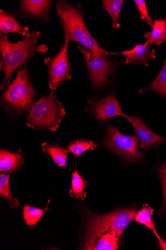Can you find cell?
<instances>
[{
  "instance_id": "ba28073f",
  "label": "cell",
  "mask_w": 166,
  "mask_h": 250,
  "mask_svg": "<svg viewBox=\"0 0 166 250\" xmlns=\"http://www.w3.org/2000/svg\"><path fill=\"white\" fill-rule=\"evenodd\" d=\"M69 42H65L57 55L51 59L45 58L43 62L49 68L50 74L49 85L51 89L55 90L62 84L65 80L72 78L71 72L72 65L68 60Z\"/></svg>"
},
{
  "instance_id": "9c48e42d",
  "label": "cell",
  "mask_w": 166,
  "mask_h": 250,
  "mask_svg": "<svg viewBox=\"0 0 166 250\" xmlns=\"http://www.w3.org/2000/svg\"><path fill=\"white\" fill-rule=\"evenodd\" d=\"M85 111L90 112L97 119L98 124L103 123L114 117H123L122 107L116 97L109 95L102 100L93 98L87 101Z\"/></svg>"
},
{
  "instance_id": "2e32d148",
  "label": "cell",
  "mask_w": 166,
  "mask_h": 250,
  "mask_svg": "<svg viewBox=\"0 0 166 250\" xmlns=\"http://www.w3.org/2000/svg\"><path fill=\"white\" fill-rule=\"evenodd\" d=\"M155 92L166 100V55L164 63L155 80L148 86L140 89L139 93Z\"/></svg>"
},
{
  "instance_id": "603a6c76",
  "label": "cell",
  "mask_w": 166,
  "mask_h": 250,
  "mask_svg": "<svg viewBox=\"0 0 166 250\" xmlns=\"http://www.w3.org/2000/svg\"><path fill=\"white\" fill-rule=\"evenodd\" d=\"M49 209L47 208L43 209H40L26 205L23 208V220L29 226H36L43 215L44 213Z\"/></svg>"
},
{
  "instance_id": "7a4b0ae2",
  "label": "cell",
  "mask_w": 166,
  "mask_h": 250,
  "mask_svg": "<svg viewBox=\"0 0 166 250\" xmlns=\"http://www.w3.org/2000/svg\"><path fill=\"white\" fill-rule=\"evenodd\" d=\"M43 35L39 31H33L26 37L17 42H10L8 38L0 34V51L5 64L4 79L1 90L10 84L14 72L23 64H26L31 58L37 57L38 53H45L48 48L44 44L37 46L38 40Z\"/></svg>"
},
{
  "instance_id": "7c38bea8",
  "label": "cell",
  "mask_w": 166,
  "mask_h": 250,
  "mask_svg": "<svg viewBox=\"0 0 166 250\" xmlns=\"http://www.w3.org/2000/svg\"><path fill=\"white\" fill-rule=\"evenodd\" d=\"M52 1L50 0H21L18 10L22 14L35 18H47Z\"/></svg>"
},
{
  "instance_id": "44dd1931",
  "label": "cell",
  "mask_w": 166,
  "mask_h": 250,
  "mask_svg": "<svg viewBox=\"0 0 166 250\" xmlns=\"http://www.w3.org/2000/svg\"><path fill=\"white\" fill-rule=\"evenodd\" d=\"M10 174H0V194L8 202L13 208H20L18 201L12 196L9 187Z\"/></svg>"
},
{
  "instance_id": "484cf974",
  "label": "cell",
  "mask_w": 166,
  "mask_h": 250,
  "mask_svg": "<svg viewBox=\"0 0 166 250\" xmlns=\"http://www.w3.org/2000/svg\"><path fill=\"white\" fill-rule=\"evenodd\" d=\"M140 13V17L141 20H145L148 26L153 28L154 22L148 12L147 4L144 0H134Z\"/></svg>"
},
{
  "instance_id": "d6986e66",
  "label": "cell",
  "mask_w": 166,
  "mask_h": 250,
  "mask_svg": "<svg viewBox=\"0 0 166 250\" xmlns=\"http://www.w3.org/2000/svg\"><path fill=\"white\" fill-rule=\"evenodd\" d=\"M117 233L115 231L108 232L102 235L93 250H115L120 248V239Z\"/></svg>"
},
{
  "instance_id": "d4e9b609",
  "label": "cell",
  "mask_w": 166,
  "mask_h": 250,
  "mask_svg": "<svg viewBox=\"0 0 166 250\" xmlns=\"http://www.w3.org/2000/svg\"><path fill=\"white\" fill-rule=\"evenodd\" d=\"M158 174L163 194L162 206L158 209L159 217L162 220L166 217V161L159 168Z\"/></svg>"
},
{
  "instance_id": "8fae6325",
  "label": "cell",
  "mask_w": 166,
  "mask_h": 250,
  "mask_svg": "<svg viewBox=\"0 0 166 250\" xmlns=\"http://www.w3.org/2000/svg\"><path fill=\"white\" fill-rule=\"evenodd\" d=\"M156 51L153 49L149 50V46L147 43L145 44H138L131 50H125L121 53H117V55H122L126 57L125 62L128 64H139L145 66L148 65V60L154 59Z\"/></svg>"
},
{
  "instance_id": "ac0fdd59",
  "label": "cell",
  "mask_w": 166,
  "mask_h": 250,
  "mask_svg": "<svg viewBox=\"0 0 166 250\" xmlns=\"http://www.w3.org/2000/svg\"><path fill=\"white\" fill-rule=\"evenodd\" d=\"M124 0H103V8L109 14L112 21V26L120 29L119 17Z\"/></svg>"
},
{
  "instance_id": "ffe728a7",
  "label": "cell",
  "mask_w": 166,
  "mask_h": 250,
  "mask_svg": "<svg viewBox=\"0 0 166 250\" xmlns=\"http://www.w3.org/2000/svg\"><path fill=\"white\" fill-rule=\"evenodd\" d=\"M72 173V188L70 190V195L71 197L84 200L86 196L84 189L87 187V181L79 175L77 169Z\"/></svg>"
},
{
  "instance_id": "cb8c5ba5",
  "label": "cell",
  "mask_w": 166,
  "mask_h": 250,
  "mask_svg": "<svg viewBox=\"0 0 166 250\" xmlns=\"http://www.w3.org/2000/svg\"><path fill=\"white\" fill-rule=\"evenodd\" d=\"M97 147V145L91 141H84L82 139L70 143L67 146V148L76 157L83 152L89 149L93 150Z\"/></svg>"
},
{
  "instance_id": "277c9868",
  "label": "cell",
  "mask_w": 166,
  "mask_h": 250,
  "mask_svg": "<svg viewBox=\"0 0 166 250\" xmlns=\"http://www.w3.org/2000/svg\"><path fill=\"white\" fill-rule=\"evenodd\" d=\"M30 77L27 64L18 71L15 79L1 96L5 110L14 114L23 115V111H30L37 102V95Z\"/></svg>"
},
{
  "instance_id": "5b68a950",
  "label": "cell",
  "mask_w": 166,
  "mask_h": 250,
  "mask_svg": "<svg viewBox=\"0 0 166 250\" xmlns=\"http://www.w3.org/2000/svg\"><path fill=\"white\" fill-rule=\"evenodd\" d=\"M52 90L49 96L43 95L27 116L26 125L35 130L56 131L65 116L62 104Z\"/></svg>"
},
{
  "instance_id": "8992f818",
  "label": "cell",
  "mask_w": 166,
  "mask_h": 250,
  "mask_svg": "<svg viewBox=\"0 0 166 250\" xmlns=\"http://www.w3.org/2000/svg\"><path fill=\"white\" fill-rule=\"evenodd\" d=\"M139 143L137 137L124 134L110 123H107L104 146L124 161L133 163L144 160L145 156L141 151Z\"/></svg>"
},
{
  "instance_id": "4316f807",
  "label": "cell",
  "mask_w": 166,
  "mask_h": 250,
  "mask_svg": "<svg viewBox=\"0 0 166 250\" xmlns=\"http://www.w3.org/2000/svg\"><path fill=\"white\" fill-rule=\"evenodd\" d=\"M152 231L155 235L159 241L158 247L162 250H166V242L164 240V239L161 237V236L158 233L156 229H155Z\"/></svg>"
},
{
  "instance_id": "5bb4252c",
  "label": "cell",
  "mask_w": 166,
  "mask_h": 250,
  "mask_svg": "<svg viewBox=\"0 0 166 250\" xmlns=\"http://www.w3.org/2000/svg\"><path fill=\"white\" fill-rule=\"evenodd\" d=\"M29 31L28 27L20 25L13 14L0 10V31L2 34L18 33L26 36Z\"/></svg>"
},
{
  "instance_id": "83f0119b",
  "label": "cell",
  "mask_w": 166,
  "mask_h": 250,
  "mask_svg": "<svg viewBox=\"0 0 166 250\" xmlns=\"http://www.w3.org/2000/svg\"><path fill=\"white\" fill-rule=\"evenodd\" d=\"M5 69V64L2 58L1 59V61H0V70L2 71L3 70Z\"/></svg>"
},
{
  "instance_id": "9a60e30c",
  "label": "cell",
  "mask_w": 166,
  "mask_h": 250,
  "mask_svg": "<svg viewBox=\"0 0 166 250\" xmlns=\"http://www.w3.org/2000/svg\"><path fill=\"white\" fill-rule=\"evenodd\" d=\"M152 31H148L144 35L149 45L155 44L157 46L166 42V19L160 18L154 20Z\"/></svg>"
},
{
  "instance_id": "4fadbf2b",
  "label": "cell",
  "mask_w": 166,
  "mask_h": 250,
  "mask_svg": "<svg viewBox=\"0 0 166 250\" xmlns=\"http://www.w3.org/2000/svg\"><path fill=\"white\" fill-rule=\"evenodd\" d=\"M25 164V157L22 153H12L8 150H0V171L13 173Z\"/></svg>"
},
{
  "instance_id": "e0dca14e",
  "label": "cell",
  "mask_w": 166,
  "mask_h": 250,
  "mask_svg": "<svg viewBox=\"0 0 166 250\" xmlns=\"http://www.w3.org/2000/svg\"><path fill=\"white\" fill-rule=\"evenodd\" d=\"M42 150L50 154L55 163L59 167H66V160L70 152L68 149L60 147L58 145H53L44 143L42 144Z\"/></svg>"
},
{
  "instance_id": "6da1fadb",
  "label": "cell",
  "mask_w": 166,
  "mask_h": 250,
  "mask_svg": "<svg viewBox=\"0 0 166 250\" xmlns=\"http://www.w3.org/2000/svg\"><path fill=\"white\" fill-rule=\"evenodd\" d=\"M56 11L60 20L65 42H77L96 57L104 55H117V53L101 48L90 33L85 24V14L81 4H72L66 0H59L56 3Z\"/></svg>"
},
{
  "instance_id": "3957f363",
  "label": "cell",
  "mask_w": 166,
  "mask_h": 250,
  "mask_svg": "<svg viewBox=\"0 0 166 250\" xmlns=\"http://www.w3.org/2000/svg\"><path fill=\"white\" fill-rule=\"evenodd\" d=\"M135 214L136 209L131 208L104 215L92 214L85 226L83 249L93 250L100 237L107 232L115 231L121 237Z\"/></svg>"
},
{
  "instance_id": "52a82bcc",
  "label": "cell",
  "mask_w": 166,
  "mask_h": 250,
  "mask_svg": "<svg viewBox=\"0 0 166 250\" xmlns=\"http://www.w3.org/2000/svg\"><path fill=\"white\" fill-rule=\"evenodd\" d=\"M77 47L85 61L88 73L94 88L98 89L103 88L111 83L108 79L114 69L113 62L110 59L109 55L96 57L89 50L81 44Z\"/></svg>"
},
{
  "instance_id": "30bf717a",
  "label": "cell",
  "mask_w": 166,
  "mask_h": 250,
  "mask_svg": "<svg viewBox=\"0 0 166 250\" xmlns=\"http://www.w3.org/2000/svg\"><path fill=\"white\" fill-rule=\"evenodd\" d=\"M123 117L132 125L134 131L140 140V148L149 149L152 147L157 148L166 142V138L153 132L148 128L140 117H129L125 114Z\"/></svg>"
},
{
  "instance_id": "7402d4cb",
  "label": "cell",
  "mask_w": 166,
  "mask_h": 250,
  "mask_svg": "<svg viewBox=\"0 0 166 250\" xmlns=\"http://www.w3.org/2000/svg\"><path fill=\"white\" fill-rule=\"evenodd\" d=\"M154 210L148 204H145L143 208L136 213L134 220L148 227L153 231L155 227V223L152 220V216L153 215Z\"/></svg>"
}]
</instances>
